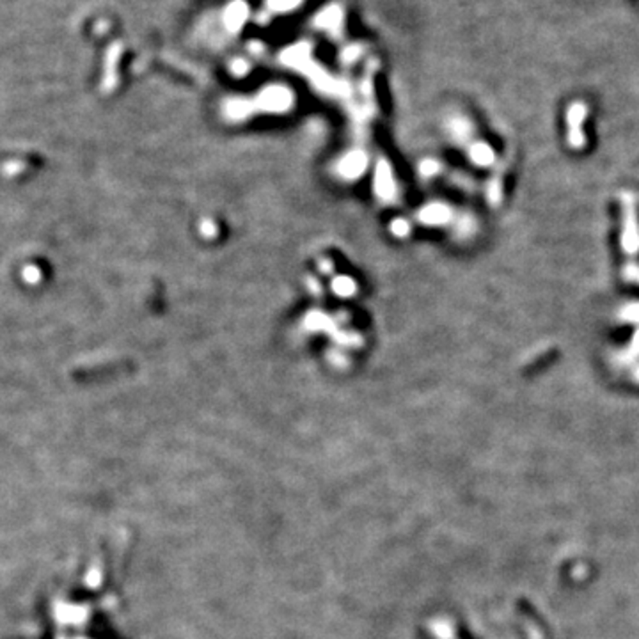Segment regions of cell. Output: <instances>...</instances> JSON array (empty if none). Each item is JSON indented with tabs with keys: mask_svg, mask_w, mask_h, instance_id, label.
<instances>
[]
</instances>
